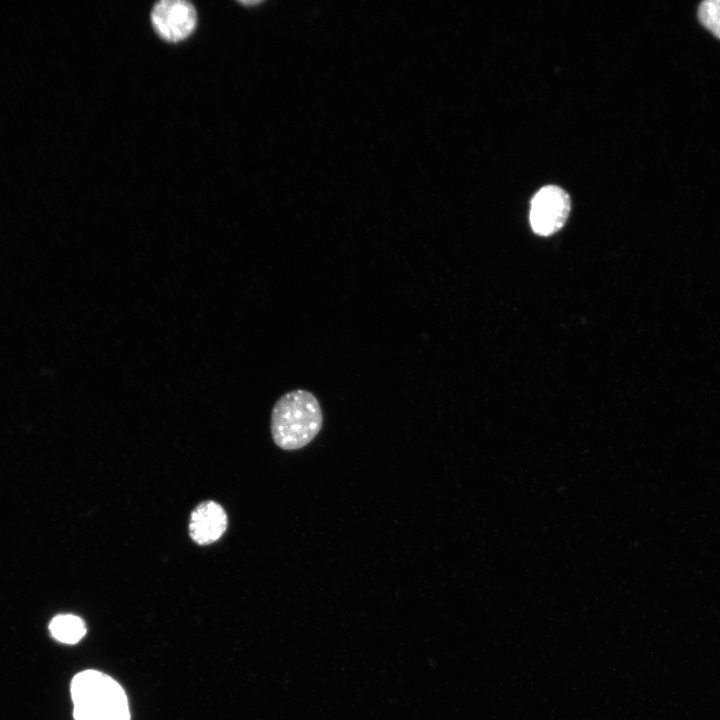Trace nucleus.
Returning <instances> with one entry per match:
<instances>
[{
	"mask_svg": "<svg viewBox=\"0 0 720 720\" xmlns=\"http://www.w3.org/2000/svg\"><path fill=\"white\" fill-rule=\"evenodd\" d=\"M227 528V515L223 507L215 501H204L191 512L189 535L199 545L217 541Z\"/></svg>",
	"mask_w": 720,
	"mask_h": 720,
	"instance_id": "nucleus-5",
	"label": "nucleus"
},
{
	"mask_svg": "<svg viewBox=\"0 0 720 720\" xmlns=\"http://www.w3.org/2000/svg\"><path fill=\"white\" fill-rule=\"evenodd\" d=\"M570 208V197L564 189L555 185L541 188L531 201L530 223L533 231L541 236L554 234L566 223Z\"/></svg>",
	"mask_w": 720,
	"mask_h": 720,
	"instance_id": "nucleus-3",
	"label": "nucleus"
},
{
	"mask_svg": "<svg viewBox=\"0 0 720 720\" xmlns=\"http://www.w3.org/2000/svg\"><path fill=\"white\" fill-rule=\"evenodd\" d=\"M49 630L56 640L66 644H75L85 635L86 626L84 621L76 615L61 614L51 620Z\"/></svg>",
	"mask_w": 720,
	"mask_h": 720,
	"instance_id": "nucleus-6",
	"label": "nucleus"
},
{
	"mask_svg": "<svg viewBox=\"0 0 720 720\" xmlns=\"http://www.w3.org/2000/svg\"><path fill=\"white\" fill-rule=\"evenodd\" d=\"M151 23L164 40L178 42L195 30L198 15L193 3L186 0H161L151 9Z\"/></svg>",
	"mask_w": 720,
	"mask_h": 720,
	"instance_id": "nucleus-4",
	"label": "nucleus"
},
{
	"mask_svg": "<svg viewBox=\"0 0 720 720\" xmlns=\"http://www.w3.org/2000/svg\"><path fill=\"white\" fill-rule=\"evenodd\" d=\"M323 414L316 396L304 389L282 395L271 413V435L283 450H298L314 440L322 428Z\"/></svg>",
	"mask_w": 720,
	"mask_h": 720,
	"instance_id": "nucleus-1",
	"label": "nucleus"
},
{
	"mask_svg": "<svg viewBox=\"0 0 720 720\" xmlns=\"http://www.w3.org/2000/svg\"><path fill=\"white\" fill-rule=\"evenodd\" d=\"M696 14L701 26L720 39V0L702 1Z\"/></svg>",
	"mask_w": 720,
	"mask_h": 720,
	"instance_id": "nucleus-7",
	"label": "nucleus"
},
{
	"mask_svg": "<svg viewBox=\"0 0 720 720\" xmlns=\"http://www.w3.org/2000/svg\"><path fill=\"white\" fill-rule=\"evenodd\" d=\"M71 696L75 720H130L125 691L102 672L86 670L75 675Z\"/></svg>",
	"mask_w": 720,
	"mask_h": 720,
	"instance_id": "nucleus-2",
	"label": "nucleus"
}]
</instances>
